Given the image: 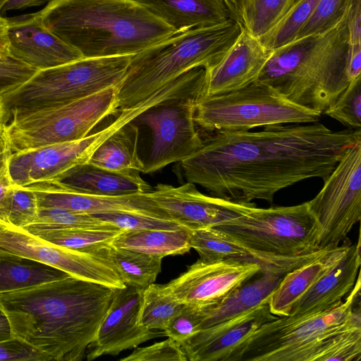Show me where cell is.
Segmentation results:
<instances>
[{
  "mask_svg": "<svg viewBox=\"0 0 361 361\" xmlns=\"http://www.w3.org/2000/svg\"><path fill=\"white\" fill-rule=\"evenodd\" d=\"M233 18L176 33L132 56L117 87L119 111L135 105L185 73L212 68L224 59L243 30Z\"/></svg>",
  "mask_w": 361,
  "mask_h": 361,
  "instance_id": "5b68a950",
  "label": "cell"
},
{
  "mask_svg": "<svg viewBox=\"0 0 361 361\" xmlns=\"http://www.w3.org/2000/svg\"><path fill=\"white\" fill-rule=\"evenodd\" d=\"M350 245L346 238L338 247L285 274L269 298L271 312L277 317L289 315L298 300L343 259Z\"/></svg>",
  "mask_w": 361,
  "mask_h": 361,
  "instance_id": "d4e9b609",
  "label": "cell"
},
{
  "mask_svg": "<svg viewBox=\"0 0 361 361\" xmlns=\"http://www.w3.org/2000/svg\"><path fill=\"white\" fill-rule=\"evenodd\" d=\"M118 111L114 87L66 104L12 116L3 124L13 153L82 139Z\"/></svg>",
  "mask_w": 361,
  "mask_h": 361,
  "instance_id": "30bf717a",
  "label": "cell"
},
{
  "mask_svg": "<svg viewBox=\"0 0 361 361\" xmlns=\"http://www.w3.org/2000/svg\"><path fill=\"white\" fill-rule=\"evenodd\" d=\"M37 13L85 58L133 56L178 33L139 0H51Z\"/></svg>",
  "mask_w": 361,
  "mask_h": 361,
  "instance_id": "3957f363",
  "label": "cell"
},
{
  "mask_svg": "<svg viewBox=\"0 0 361 361\" xmlns=\"http://www.w3.org/2000/svg\"><path fill=\"white\" fill-rule=\"evenodd\" d=\"M250 250L282 259H316L320 228L307 202L294 206L257 207L244 203L238 215L214 226Z\"/></svg>",
  "mask_w": 361,
  "mask_h": 361,
  "instance_id": "ba28073f",
  "label": "cell"
},
{
  "mask_svg": "<svg viewBox=\"0 0 361 361\" xmlns=\"http://www.w3.org/2000/svg\"><path fill=\"white\" fill-rule=\"evenodd\" d=\"M188 236L189 230L185 228L123 231L111 245L164 257L189 252L191 247Z\"/></svg>",
  "mask_w": 361,
  "mask_h": 361,
  "instance_id": "4dcf8cb0",
  "label": "cell"
},
{
  "mask_svg": "<svg viewBox=\"0 0 361 361\" xmlns=\"http://www.w3.org/2000/svg\"><path fill=\"white\" fill-rule=\"evenodd\" d=\"M324 114L350 129L360 130L361 78L350 82Z\"/></svg>",
  "mask_w": 361,
  "mask_h": 361,
  "instance_id": "74e56055",
  "label": "cell"
},
{
  "mask_svg": "<svg viewBox=\"0 0 361 361\" xmlns=\"http://www.w3.org/2000/svg\"><path fill=\"white\" fill-rule=\"evenodd\" d=\"M360 275L344 301L324 312L278 317L261 325L228 361H317L326 343L361 326Z\"/></svg>",
  "mask_w": 361,
  "mask_h": 361,
  "instance_id": "8992f818",
  "label": "cell"
},
{
  "mask_svg": "<svg viewBox=\"0 0 361 361\" xmlns=\"http://www.w3.org/2000/svg\"><path fill=\"white\" fill-rule=\"evenodd\" d=\"M324 182L319 192L307 201L320 228V250L338 247L360 221L361 142L344 151Z\"/></svg>",
  "mask_w": 361,
  "mask_h": 361,
  "instance_id": "7c38bea8",
  "label": "cell"
},
{
  "mask_svg": "<svg viewBox=\"0 0 361 361\" xmlns=\"http://www.w3.org/2000/svg\"><path fill=\"white\" fill-rule=\"evenodd\" d=\"M199 97L164 102L138 116L134 121L148 126L152 142L142 173H152L181 161L196 152L202 138L195 128V102Z\"/></svg>",
  "mask_w": 361,
  "mask_h": 361,
  "instance_id": "5bb4252c",
  "label": "cell"
},
{
  "mask_svg": "<svg viewBox=\"0 0 361 361\" xmlns=\"http://www.w3.org/2000/svg\"><path fill=\"white\" fill-rule=\"evenodd\" d=\"M37 71L12 56L0 59V99L25 82Z\"/></svg>",
  "mask_w": 361,
  "mask_h": 361,
  "instance_id": "f6af8a7d",
  "label": "cell"
},
{
  "mask_svg": "<svg viewBox=\"0 0 361 361\" xmlns=\"http://www.w3.org/2000/svg\"><path fill=\"white\" fill-rule=\"evenodd\" d=\"M231 18L240 23L243 12L251 0H223Z\"/></svg>",
  "mask_w": 361,
  "mask_h": 361,
  "instance_id": "816d5d0a",
  "label": "cell"
},
{
  "mask_svg": "<svg viewBox=\"0 0 361 361\" xmlns=\"http://www.w3.org/2000/svg\"><path fill=\"white\" fill-rule=\"evenodd\" d=\"M118 288L71 276L0 294L12 335L51 360L81 361Z\"/></svg>",
  "mask_w": 361,
  "mask_h": 361,
  "instance_id": "7a4b0ae2",
  "label": "cell"
},
{
  "mask_svg": "<svg viewBox=\"0 0 361 361\" xmlns=\"http://www.w3.org/2000/svg\"><path fill=\"white\" fill-rule=\"evenodd\" d=\"M185 304L177 300L166 285L154 283L142 290L138 323L152 331H163Z\"/></svg>",
  "mask_w": 361,
  "mask_h": 361,
  "instance_id": "d6a6232c",
  "label": "cell"
},
{
  "mask_svg": "<svg viewBox=\"0 0 361 361\" xmlns=\"http://www.w3.org/2000/svg\"><path fill=\"white\" fill-rule=\"evenodd\" d=\"M51 0H8L4 6L1 12L5 13L8 11L24 9L30 7L40 6L48 4Z\"/></svg>",
  "mask_w": 361,
  "mask_h": 361,
  "instance_id": "c3c4849f",
  "label": "cell"
},
{
  "mask_svg": "<svg viewBox=\"0 0 361 361\" xmlns=\"http://www.w3.org/2000/svg\"><path fill=\"white\" fill-rule=\"evenodd\" d=\"M268 302L197 331L180 343L188 360L228 361L233 351L263 324L275 319Z\"/></svg>",
  "mask_w": 361,
  "mask_h": 361,
  "instance_id": "ac0fdd59",
  "label": "cell"
},
{
  "mask_svg": "<svg viewBox=\"0 0 361 361\" xmlns=\"http://www.w3.org/2000/svg\"><path fill=\"white\" fill-rule=\"evenodd\" d=\"M271 50L259 37L243 30L219 63L205 70L202 96L226 93L256 81L267 63Z\"/></svg>",
  "mask_w": 361,
  "mask_h": 361,
  "instance_id": "44dd1931",
  "label": "cell"
},
{
  "mask_svg": "<svg viewBox=\"0 0 361 361\" xmlns=\"http://www.w3.org/2000/svg\"><path fill=\"white\" fill-rule=\"evenodd\" d=\"M148 194L170 218L188 230L214 227L238 215L243 204L205 195L188 182L178 187L159 183Z\"/></svg>",
  "mask_w": 361,
  "mask_h": 361,
  "instance_id": "e0dca14e",
  "label": "cell"
},
{
  "mask_svg": "<svg viewBox=\"0 0 361 361\" xmlns=\"http://www.w3.org/2000/svg\"><path fill=\"white\" fill-rule=\"evenodd\" d=\"M11 149L6 133L4 126L0 122V171L8 165Z\"/></svg>",
  "mask_w": 361,
  "mask_h": 361,
  "instance_id": "681fc988",
  "label": "cell"
},
{
  "mask_svg": "<svg viewBox=\"0 0 361 361\" xmlns=\"http://www.w3.org/2000/svg\"><path fill=\"white\" fill-rule=\"evenodd\" d=\"M187 356L181 345L173 339L155 343L149 346L135 348L121 361H187Z\"/></svg>",
  "mask_w": 361,
  "mask_h": 361,
  "instance_id": "ee69618b",
  "label": "cell"
},
{
  "mask_svg": "<svg viewBox=\"0 0 361 361\" xmlns=\"http://www.w3.org/2000/svg\"><path fill=\"white\" fill-rule=\"evenodd\" d=\"M13 336L9 321L0 307V341Z\"/></svg>",
  "mask_w": 361,
  "mask_h": 361,
  "instance_id": "f5cc1de1",
  "label": "cell"
},
{
  "mask_svg": "<svg viewBox=\"0 0 361 361\" xmlns=\"http://www.w3.org/2000/svg\"><path fill=\"white\" fill-rule=\"evenodd\" d=\"M2 223H4V222L0 219V224H2Z\"/></svg>",
  "mask_w": 361,
  "mask_h": 361,
  "instance_id": "11a10c76",
  "label": "cell"
},
{
  "mask_svg": "<svg viewBox=\"0 0 361 361\" xmlns=\"http://www.w3.org/2000/svg\"><path fill=\"white\" fill-rule=\"evenodd\" d=\"M0 251L27 257L71 276L114 288H123L114 262L112 245L75 250L58 246L8 224H0Z\"/></svg>",
  "mask_w": 361,
  "mask_h": 361,
  "instance_id": "4fadbf2b",
  "label": "cell"
},
{
  "mask_svg": "<svg viewBox=\"0 0 361 361\" xmlns=\"http://www.w3.org/2000/svg\"><path fill=\"white\" fill-rule=\"evenodd\" d=\"M142 290L130 286L118 288L94 340L87 349V360L106 355H117L150 339L164 336L162 331L149 330L138 323Z\"/></svg>",
  "mask_w": 361,
  "mask_h": 361,
  "instance_id": "2e32d148",
  "label": "cell"
},
{
  "mask_svg": "<svg viewBox=\"0 0 361 361\" xmlns=\"http://www.w3.org/2000/svg\"><path fill=\"white\" fill-rule=\"evenodd\" d=\"M10 56L8 20L0 16V59H5Z\"/></svg>",
  "mask_w": 361,
  "mask_h": 361,
  "instance_id": "7dc6e473",
  "label": "cell"
},
{
  "mask_svg": "<svg viewBox=\"0 0 361 361\" xmlns=\"http://www.w3.org/2000/svg\"><path fill=\"white\" fill-rule=\"evenodd\" d=\"M50 360L47 355L16 337L0 341V361Z\"/></svg>",
  "mask_w": 361,
  "mask_h": 361,
  "instance_id": "bcb514c9",
  "label": "cell"
},
{
  "mask_svg": "<svg viewBox=\"0 0 361 361\" xmlns=\"http://www.w3.org/2000/svg\"><path fill=\"white\" fill-rule=\"evenodd\" d=\"M39 205L35 193L27 186L13 185L0 209V219L19 228H25L37 220Z\"/></svg>",
  "mask_w": 361,
  "mask_h": 361,
  "instance_id": "d590c367",
  "label": "cell"
},
{
  "mask_svg": "<svg viewBox=\"0 0 361 361\" xmlns=\"http://www.w3.org/2000/svg\"><path fill=\"white\" fill-rule=\"evenodd\" d=\"M27 186L35 193L39 207H57L92 215L126 212L172 219L148 192L97 196L69 192L50 181Z\"/></svg>",
  "mask_w": 361,
  "mask_h": 361,
  "instance_id": "ffe728a7",
  "label": "cell"
},
{
  "mask_svg": "<svg viewBox=\"0 0 361 361\" xmlns=\"http://www.w3.org/2000/svg\"><path fill=\"white\" fill-rule=\"evenodd\" d=\"M94 216L123 231L184 228L173 219L134 213L111 212Z\"/></svg>",
  "mask_w": 361,
  "mask_h": 361,
  "instance_id": "ab89813d",
  "label": "cell"
},
{
  "mask_svg": "<svg viewBox=\"0 0 361 361\" xmlns=\"http://www.w3.org/2000/svg\"><path fill=\"white\" fill-rule=\"evenodd\" d=\"M71 276L44 263L0 251V294Z\"/></svg>",
  "mask_w": 361,
  "mask_h": 361,
  "instance_id": "f1b7e54d",
  "label": "cell"
},
{
  "mask_svg": "<svg viewBox=\"0 0 361 361\" xmlns=\"http://www.w3.org/2000/svg\"><path fill=\"white\" fill-rule=\"evenodd\" d=\"M8 0H0V12Z\"/></svg>",
  "mask_w": 361,
  "mask_h": 361,
  "instance_id": "db71d44e",
  "label": "cell"
},
{
  "mask_svg": "<svg viewBox=\"0 0 361 361\" xmlns=\"http://www.w3.org/2000/svg\"><path fill=\"white\" fill-rule=\"evenodd\" d=\"M139 128L130 122L106 138L94 152L88 163L118 172H142L144 162L138 154Z\"/></svg>",
  "mask_w": 361,
  "mask_h": 361,
  "instance_id": "83f0119b",
  "label": "cell"
},
{
  "mask_svg": "<svg viewBox=\"0 0 361 361\" xmlns=\"http://www.w3.org/2000/svg\"><path fill=\"white\" fill-rule=\"evenodd\" d=\"M24 229L50 243L75 250H87L111 245L114 240L123 232L111 225L59 228L32 224Z\"/></svg>",
  "mask_w": 361,
  "mask_h": 361,
  "instance_id": "f546056e",
  "label": "cell"
},
{
  "mask_svg": "<svg viewBox=\"0 0 361 361\" xmlns=\"http://www.w3.org/2000/svg\"><path fill=\"white\" fill-rule=\"evenodd\" d=\"M132 56L82 58L38 70L0 99V122L12 116L54 107L118 87Z\"/></svg>",
  "mask_w": 361,
  "mask_h": 361,
  "instance_id": "52a82bcc",
  "label": "cell"
},
{
  "mask_svg": "<svg viewBox=\"0 0 361 361\" xmlns=\"http://www.w3.org/2000/svg\"><path fill=\"white\" fill-rule=\"evenodd\" d=\"M293 0H251L245 8L240 23L251 35L260 37L286 14Z\"/></svg>",
  "mask_w": 361,
  "mask_h": 361,
  "instance_id": "e575fe53",
  "label": "cell"
},
{
  "mask_svg": "<svg viewBox=\"0 0 361 361\" xmlns=\"http://www.w3.org/2000/svg\"><path fill=\"white\" fill-rule=\"evenodd\" d=\"M162 102V95L154 92L135 105L121 109L116 120L95 133L77 140L11 153L8 169L13 183L24 187L57 180L72 168L87 163L97 148L111 135Z\"/></svg>",
  "mask_w": 361,
  "mask_h": 361,
  "instance_id": "8fae6325",
  "label": "cell"
},
{
  "mask_svg": "<svg viewBox=\"0 0 361 361\" xmlns=\"http://www.w3.org/2000/svg\"><path fill=\"white\" fill-rule=\"evenodd\" d=\"M13 185L14 183L10 176L7 165L0 171V209L3 206L8 192Z\"/></svg>",
  "mask_w": 361,
  "mask_h": 361,
  "instance_id": "f907efd6",
  "label": "cell"
},
{
  "mask_svg": "<svg viewBox=\"0 0 361 361\" xmlns=\"http://www.w3.org/2000/svg\"><path fill=\"white\" fill-rule=\"evenodd\" d=\"M140 173L110 171L87 162L72 168L50 182L69 192L90 195L121 196L149 192L152 186L141 178Z\"/></svg>",
  "mask_w": 361,
  "mask_h": 361,
  "instance_id": "cb8c5ba5",
  "label": "cell"
},
{
  "mask_svg": "<svg viewBox=\"0 0 361 361\" xmlns=\"http://www.w3.org/2000/svg\"><path fill=\"white\" fill-rule=\"evenodd\" d=\"M282 276L265 273L252 282H246L219 305L202 314L200 329L227 321L268 302Z\"/></svg>",
  "mask_w": 361,
  "mask_h": 361,
  "instance_id": "4316f807",
  "label": "cell"
},
{
  "mask_svg": "<svg viewBox=\"0 0 361 361\" xmlns=\"http://www.w3.org/2000/svg\"><path fill=\"white\" fill-rule=\"evenodd\" d=\"M322 114L289 100L272 86L259 82L231 92L201 96L195 122L212 131H247L278 124L318 122Z\"/></svg>",
  "mask_w": 361,
  "mask_h": 361,
  "instance_id": "9c48e42d",
  "label": "cell"
},
{
  "mask_svg": "<svg viewBox=\"0 0 361 361\" xmlns=\"http://www.w3.org/2000/svg\"><path fill=\"white\" fill-rule=\"evenodd\" d=\"M360 238L351 244L345 256L328 271L293 306L289 315L326 311L343 300L360 275Z\"/></svg>",
  "mask_w": 361,
  "mask_h": 361,
  "instance_id": "603a6c76",
  "label": "cell"
},
{
  "mask_svg": "<svg viewBox=\"0 0 361 361\" xmlns=\"http://www.w3.org/2000/svg\"><path fill=\"white\" fill-rule=\"evenodd\" d=\"M348 16L326 32L271 50L257 80L297 104L324 114L350 83Z\"/></svg>",
  "mask_w": 361,
  "mask_h": 361,
  "instance_id": "277c9868",
  "label": "cell"
},
{
  "mask_svg": "<svg viewBox=\"0 0 361 361\" xmlns=\"http://www.w3.org/2000/svg\"><path fill=\"white\" fill-rule=\"evenodd\" d=\"M353 2V0H320L296 39L321 34L333 28L347 16Z\"/></svg>",
  "mask_w": 361,
  "mask_h": 361,
  "instance_id": "8d00e7d4",
  "label": "cell"
},
{
  "mask_svg": "<svg viewBox=\"0 0 361 361\" xmlns=\"http://www.w3.org/2000/svg\"><path fill=\"white\" fill-rule=\"evenodd\" d=\"M361 326L354 327L331 338L322 350L317 361L360 360Z\"/></svg>",
  "mask_w": 361,
  "mask_h": 361,
  "instance_id": "f35d334b",
  "label": "cell"
},
{
  "mask_svg": "<svg viewBox=\"0 0 361 361\" xmlns=\"http://www.w3.org/2000/svg\"><path fill=\"white\" fill-rule=\"evenodd\" d=\"M209 133L180 161L182 173L214 197L241 203H272L277 192L298 182L324 180L344 151L361 142L360 130L334 131L319 122Z\"/></svg>",
  "mask_w": 361,
  "mask_h": 361,
  "instance_id": "6da1fadb",
  "label": "cell"
},
{
  "mask_svg": "<svg viewBox=\"0 0 361 361\" xmlns=\"http://www.w3.org/2000/svg\"><path fill=\"white\" fill-rule=\"evenodd\" d=\"M189 244L200 259L207 262L233 260L257 263L262 273L283 276L287 272L313 259H282L255 252L235 240L226 232L214 227L189 230Z\"/></svg>",
  "mask_w": 361,
  "mask_h": 361,
  "instance_id": "7402d4cb",
  "label": "cell"
},
{
  "mask_svg": "<svg viewBox=\"0 0 361 361\" xmlns=\"http://www.w3.org/2000/svg\"><path fill=\"white\" fill-rule=\"evenodd\" d=\"M116 268L126 286L145 289L161 270L163 257L112 246Z\"/></svg>",
  "mask_w": 361,
  "mask_h": 361,
  "instance_id": "1f68e13d",
  "label": "cell"
},
{
  "mask_svg": "<svg viewBox=\"0 0 361 361\" xmlns=\"http://www.w3.org/2000/svg\"><path fill=\"white\" fill-rule=\"evenodd\" d=\"M8 20L11 56L37 70L66 64L83 57L42 23L37 13Z\"/></svg>",
  "mask_w": 361,
  "mask_h": 361,
  "instance_id": "d6986e66",
  "label": "cell"
},
{
  "mask_svg": "<svg viewBox=\"0 0 361 361\" xmlns=\"http://www.w3.org/2000/svg\"><path fill=\"white\" fill-rule=\"evenodd\" d=\"M202 312L199 307L185 304L162 331L164 336L182 343L200 330Z\"/></svg>",
  "mask_w": 361,
  "mask_h": 361,
  "instance_id": "7bdbcfd3",
  "label": "cell"
},
{
  "mask_svg": "<svg viewBox=\"0 0 361 361\" xmlns=\"http://www.w3.org/2000/svg\"><path fill=\"white\" fill-rule=\"evenodd\" d=\"M177 32L224 23L231 18L223 0H139Z\"/></svg>",
  "mask_w": 361,
  "mask_h": 361,
  "instance_id": "484cf974",
  "label": "cell"
},
{
  "mask_svg": "<svg viewBox=\"0 0 361 361\" xmlns=\"http://www.w3.org/2000/svg\"><path fill=\"white\" fill-rule=\"evenodd\" d=\"M33 224L59 228L94 227L111 225L94 215L57 207H39L37 220Z\"/></svg>",
  "mask_w": 361,
  "mask_h": 361,
  "instance_id": "60d3db41",
  "label": "cell"
},
{
  "mask_svg": "<svg viewBox=\"0 0 361 361\" xmlns=\"http://www.w3.org/2000/svg\"><path fill=\"white\" fill-rule=\"evenodd\" d=\"M319 1L320 0H293L283 18L259 39L270 50L294 41Z\"/></svg>",
  "mask_w": 361,
  "mask_h": 361,
  "instance_id": "836d02e7",
  "label": "cell"
},
{
  "mask_svg": "<svg viewBox=\"0 0 361 361\" xmlns=\"http://www.w3.org/2000/svg\"><path fill=\"white\" fill-rule=\"evenodd\" d=\"M348 75L350 82L361 78V0H353L348 16Z\"/></svg>",
  "mask_w": 361,
  "mask_h": 361,
  "instance_id": "b9f144b4",
  "label": "cell"
},
{
  "mask_svg": "<svg viewBox=\"0 0 361 361\" xmlns=\"http://www.w3.org/2000/svg\"><path fill=\"white\" fill-rule=\"evenodd\" d=\"M259 273H262V267L257 263L199 259L165 285L177 300L199 307L202 314L219 305Z\"/></svg>",
  "mask_w": 361,
  "mask_h": 361,
  "instance_id": "9a60e30c",
  "label": "cell"
}]
</instances>
